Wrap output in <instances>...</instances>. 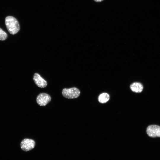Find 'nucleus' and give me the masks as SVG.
<instances>
[{
  "mask_svg": "<svg viewBox=\"0 0 160 160\" xmlns=\"http://www.w3.org/2000/svg\"><path fill=\"white\" fill-rule=\"evenodd\" d=\"M33 79L35 84L40 88H45L47 85V81L42 78L38 73H34Z\"/></svg>",
  "mask_w": 160,
  "mask_h": 160,
  "instance_id": "obj_6",
  "label": "nucleus"
},
{
  "mask_svg": "<svg viewBox=\"0 0 160 160\" xmlns=\"http://www.w3.org/2000/svg\"><path fill=\"white\" fill-rule=\"evenodd\" d=\"M7 33L0 28V40H5L7 39Z\"/></svg>",
  "mask_w": 160,
  "mask_h": 160,
  "instance_id": "obj_9",
  "label": "nucleus"
},
{
  "mask_svg": "<svg viewBox=\"0 0 160 160\" xmlns=\"http://www.w3.org/2000/svg\"><path fill=\"white\" fill-rule=\"evenodd\" d=\"M62 94L65 97L68 99H74L78 97L80 94L79 90L76 87L70 88H64Z\"/></svg>",
  "mask_w": 160,
  "mask_h": 160,
  "instance_id": "obj_2",
  "label": "nucleus"
},
{
  "mask_svg": "<svg viewBox=\"0 0 160 160\" xmlns=\"http://www.w3.org/2000/svg\"><path fill=\"white\" fill-rule=\"evenodd\" d=\"M97 2H99L103 1L104 0H93Z\"/></svg>",
  "mask_w": 160,
  "mask_h": 160,
  "instance_id": "obj_10",
  "label": "nucleus"
},
{
  "mask_svg": "<svg viewBox=\"0 0 160 160\" xmlns=\"http://www.w3.org/2000/svg\"><path fill=\"white\" fill-rule=\"evenodd\" d=\"M130 88L132 91L136 93L141 92L143 89L142 84L139 82H134L130 85Z\"/></svg>",
  "mask_w": 160,
  "mask_h": 160,
  "instance_id": "obj_7",
  "label": "nucleus"
},
{
  "mask_svg": "<svg viewBox=\"0 0 160 160\" xmlns=\"http://www.w3.org/2000/svg\"><path fill=\"white\" fill-rule=\"evenodd\" d=\"M5 24L8 31L11 34L14 35L16 34L20 29L18 21L12 16L7 17L5 19Z\"/></svg>",
  "mask_w": 160,
  "mask_h": 160,
  "instance_id": "obj_1",
  "label": "nucleus"
},
{
  "mask_svg": "<svg viewBox=\"0 0 160 160\" xmlns=\"http://www.w3.org/2000/svg\"><path fill=\"white\" fill-rule=\"evenodd\" d=\"M35 142L33 140L25 138L21 142L20 146L21 149L23 151H28L33 149L35 145Z\"/></svg>",
  "mask_w": 160,
  "mask_h": 160,
  "instance_id": "obj_3",
  "label": "nucleus"
},
{
  "mask_svg": "<svg viewBox=\"0 0 160 160\" xmlns=\"http://www.w3.org/2000/svg\"><path fill=\"white\" fill-rule=\"evenodd\" d=\"M146 132L151 137H160V126L156 125H150L147 127Z\"/></svg>",
  "mask_w": 160,
  "mask_h": 160,
  "instance_id": "obj_5",
  "label": "nucleus"
},
{
  "mask_svg": "<svg viewBox=\"0 0 160 160\" xmlns=\"http://www.w3.org/2000/svg\"><path fill=\"white\" fill-rule=\"evenodd\" d=\"M51 98L48 94L42 93L37 97L36 101L37 104L41 106H45L51 101Z\"/></svg>",
  "mask_w": 160,
  "mask_h": 160,
  "instance_id": "obj_4",
  "label": "nucleus"
},
{
  "mask_svg": "<svg viewBox=\"0 0 160 160\" xmlns=\"http://www.w3.org/2000/svg\"><path fill=\"white\" fill-rule=\"evenodd\" d=\"M109 95L106 93H103L100 95L98 97V100L102 103H106L109 99Z\"/></svg>",
  "mask_w": 160,
  "mask_h": 160,
  "instance_id": "obj_8",
  "label": "nucleus"
}]
</instances>
